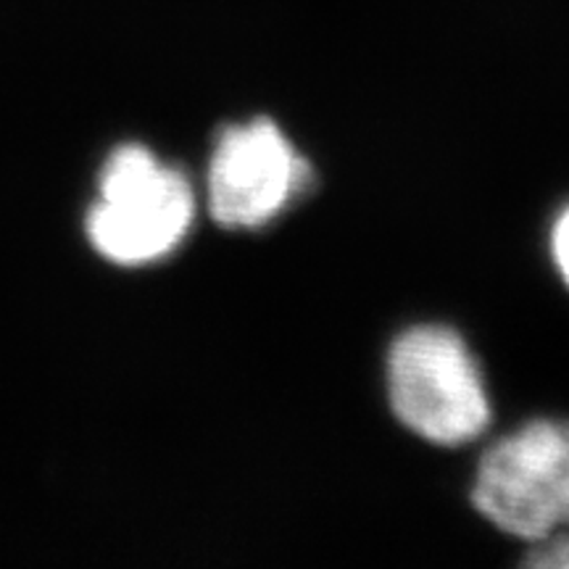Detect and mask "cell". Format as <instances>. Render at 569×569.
<instances>
[{"mask_svg":"<svg viewBox=\"0 0 569 569\" xmlns=\"http://www.w3.org/2000/svg\"><path fill=\"white\" fill-rule=\"evenodd\" d=\"M553 259H557V267L565 282L569 284V209L561 213L557 227H553Z\"/></svg>","mask_w":569,"mask_h":569,"instance_id":"obj_6","label":"cell"},{"mask_svg":"<svg viewBox=\"0 0 569 569\" xmlns=\"http://www.w3.org/2000/svg\"><path fill=\"white\" fill-rule=\"evenodd\" d=\"M388 390L401 425L430 443H469L488 427L480 367L448 327L422 325L396 340L388 356Z\"/></svg>","mask_w":569,"mask_h":569,"instance_id":"obj_1","label":"cell"},{"mask_svg":"<svg viewBox=\"0 0 569 569\" xmlns=\"http://www.w3.org/2000/svg\"><path fill=\"white\" fill-rule=\"evenodd\" d=\"M196 217L182 172L163 167L142 146H122L101 172V201L88 217L96 251L113 264L138 267L172 253Z\"/></svg>","mask_w":569,"mask_h":569,"instance_id":"obj_2","label":"cell"},{"mask_svg":"<svg viewBox=\"0 0 569 569\" xmlns=\"http://www.w3.org/2000/svg\"><path fill=\"white\" fill-rule=\"evenodd\" d=\"M306 180L309 167L272 119L232 124L211 159V213L230 230L261 227L301 193Z\"/></svg>","mask_w":569,"mask_h":569,"instance_id":"obj_4","label":"cell"},{"mask_svg":"<svg viewBox=\"0 0 569 569\" xmlns=\"http://www.w3.org/2000/svg\"><path fill=\"white\" fill-rule=\"evenodd\" d=\"M472 503L498 530L532 543L569 525V422L538 419L490 446Z\"/></svg>","mask_w":569,"mask_h":569,"instance_id":"obj_3","label":"cell"},{"mask_svg":"<svg viewBox=\"0 0 569 569\" xmlns=\"http://www.w3.org/2000/svg\"><path fill=\"white\" fill-rule=\"evenodd\" d=\"M525 565L536 569H569V536L538 540L536 551L525 559Z\"/></svg>","mask_w":569,"mask_h":569,"instance_id":"obj_5","label":"cell"}]
</instances>
